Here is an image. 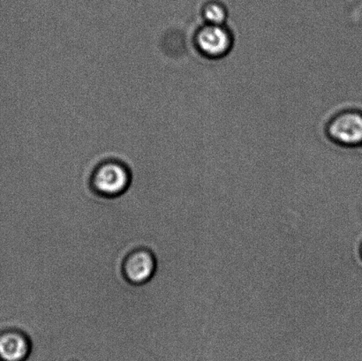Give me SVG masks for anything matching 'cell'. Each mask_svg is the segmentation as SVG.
Returning a JSON list of instances; mask_svg holds the SVG:
<instances>
[{
  "instance_id": "obj_1",
  "label": "cell",
  "mask_w": 362,
  "mask_h": 361,
  "mask_svg": "<svg viewBox=\"0 0 362 361\" xmlns=\"http://www.w3.org/2000/svg\"><path fill=\"white\" fill-rule=\"evenodd\" d=\"M131 182L132 174L129 166L115 159L100 162L90 177L92 190L105 198L122 196L129 190Z\"/></svg>"
},
{
  "instance_id": "obj_2",
  "label": "cell",
  "mask_w": 362,
  "mask_h": 361,
  "mask_svg": "<svg viewBox=\"0 0 362 361\" xmlns=\"http://www.w3.org/2000/svg\"><path fill=\"white\" fill-rule=\"evenodd\" d=\"M194 42L202 55L219 59L227 55L232 49L233 37L223 25L206 24L199 28Z\"/></svg>"
},
{
  "instance_id": "obj_3",
  "label": "cell",
  "mask_w": 362,
  "mask_h": 361,
  "mask_svg": "<svg viewBox=\"0 0 362 361\" xmlns=\"http://www.w3.org/2000/svg\"><path fill=\"white\" fill-rule=\"evenodd\" d=\"M328 134L333 141L342 146H359L362 144V112H340L329 123Z\"/></svg>"
},
{
  "instance_id": "obj_4",
  "label": "cell",
  "mask_w": 362,
  "mask_h": 361,
  "mask_svg": "<svg viewBox=\"0 0 362 361\" xmlns=\"http://www.w3.org/2000/svg\"><path fill=\"white\" fill-rule=\"evenodd\" d=\"M157 271L154 254L147 249H138L127 254L122 264V274L126 280L134 285L147 284Z\"/></svg>"
},
{
  "instance_id": "obj_5",
  "label": "cell",
  "mask_w": 362,
  "mask_h": 361,
  "mask_svg": "<svg viewBox=\"0 0 362 361\" xmlns=\"http://www.w3.org/2000/svg\"><path fill=\"white\" fill-rule=\"evenodd\" d=\"M32 345L24 332L7 330L0 332V361H25L30 356Z\"/></svg>"
},
{
  "instance_id": "obj_6",
  "label": "cell",
  "mask_w": 362,
  "mask_h": 361,
  "mask_svg": "<svg viewBox=\"0 0 362 361\" xmlns=\"http://www.w3.org/2000/svg\"><path fill=\"white\" fill-rule=\"evenodd\" d=\"M204 20L207 24L223 25L227 14L225 7L218 3H211L204 9Z\"/></svg>"
},
{
  "instance_id": "obj_7",
  "label": "cell",
  "mask_w": 362,
  "mask_h": 361,
  "mask_svg": "<svg viewBox=\"0 0 362 361\" xmlns=\"http://www.w3.org/2000/svg\"><path fill=\"white\" fill-rule=\"evenodd\" d=\"M360 253H361V258H362V242H361V244Z\"/></svg>"
}]
</instances>
